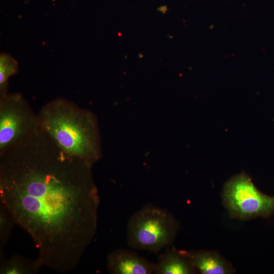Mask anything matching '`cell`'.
Wrapping results in <instances>:
<instances>
[{
    "instance_id": "cell-4",
    "label": "cell",
    "mask_w": 274,
    "mask_h": 274,
    "mask_svg": "<svg viewBox=\"0 0 274 274\" xmlns=\"http://www.w3.org/2000/svg\"><path fill=\"white\" fill-rule=\"evenodd\" d=\"M222 199L233 218L246 220L267 218L274 213V196L261 192L244 172L234 176L225 184Z\"/></svg>"
},
{
    "instance_id": "cell-8",
    "label": "cell",
    "mask_w": 274,
    "mask_h": 274,
    "mask_svg": "<svg viewBox=\"0 0 274 274\" xmlns=\"http://www.w3.org/2000/svg\"><path fill=\"white\" fill-rule=\"evenodd\" d=\"M189 260L174 249H168L161 254L155 263V274H191L196 272Z\"/></svg>"
},
{
    "instance_id": "cell-7",
    "label": "cell",
    "mask_w": 274,
    "mask_h": 274,
    "mask_svg": "<svg viewBox=\"0 0 274 274\" xmlns=\"http://www.w3.org/2000/svg\"><path fill=\"white\" fill-rule=\"evenodd\" d=\"M193 266L202 274H226L234 271L231 265L216 252L180 251Z\"/></svg>"
},
{
    "instance_id": "cell-1",
    "label": "cell",
    "mask_w": 274,
    "mask_h": 274,
    "mask_svg": "<svg viewBox=\"0 0 274 274\" xmlns=\"http://www.w3.org/2000/svg\"><path fill=\"white\" fill-rule=\"evenodd\" d=\"M92 166L40 127L0 152L1 203L31 237L41 268L71 272L95 235L99 199Z\"/></svg>"
},
{
    "instance_id": "cell-2",
    "label": "cell",
    "mask_w": 274,
    "mask_h": 274,
    "mask_svg": "<svg viewBox=\"0 0 274 274\" xmlns=\"http://www.w3.org/2000/svg\"><path fill=\"white\" fill-rule=\"evenodd\" d=\"M39 127L61 150L92 165L101 157L98 121L90 111L59 98L37 113Z\"/></svg>"
},
{
    "instance_id": "cell-6",
    "label": "cell",
    "mask_w": 274,
    "mask_h": 274,
    "mask_svg": "<svg viewBox=\"0 0 274 274\" xmlns=\"http://www.w3.org/2000/svg\"><path fill=\"white\" fill-rule=\"evenodd\" d=\"M107 268L112 274H151L155 263L131 251L118 249L108 255Z\"/></svg>"
},
{
    "instance_id": "cell-11",
    "label": "cell",
    "mask_w": 274,
    "mask_h": 274,
    "mask_svg": "<svg viewBox=\"0 0 274 274\" xmlns=\"http://www.w3.org/2000/svg\"><path fill=\"white\" fill-rule=\"evenodd\" d=\"M16 222L7 209L2 204L0 206V253L3 256V250L11 235Z\"/></svg>"
},
{
    "instance_id": "cell-10",
    "label": "cell",
    "mask_w": 274,
    "mask_h": 274,
    "mask_svg": "<svg viewBox=\"0 0 274 274\" xmlns=\"http://www.w3.org/2000/svg\"><path fill=\"white\" fill-rule=\"evenodd\" d=\"M18 71V63L11 55L2 53L0 57V96L8 93L9 78Z\"/></svg>"
},
{
    "instance_id": "cell-9",
    "label": "cell",
    "mask_w": 274,
    "mask_h": 274,
    "mask_svg": "<svg viewBox=\"0 0 274 274\" xmlns=\"http://www.w3.org/2000/svg\"><path fill=\"white\" fill-rule=\"evenodd\" d=\"M1 274H33L41 268L37 259L30 260L22 256L15 255L1 260Z\"/></svg>"
},
{
    "instance_id": "cell-5",
    "label": "cell",
    "mask_w": 274,
    "mask_h": 274,
    "mask_svg": "<svg viewBox=\"0 0 274 274\" xmlns=\"http://www.w3.org/2000/svg\"><path fill=\"white\" fill-rule=\"evenodd\" d=\"M39 128L38 114L20 93L0 96V152L24 140Z\"/></svg>"
},
{
    "instance_id": "cell-3",
    "label": "cell",
    "mask_w": 274,
    "mask_h": 274,
    "mask_svg": "<svg viewBox=\"0 0 274 274\" xmlns=\"http://www.w3.org/2000/svg\"><path fill=\"white\" fill-rule=\"evenodd\" d=\"M178 229L177 221L169 212L148 204L130 218L127 244L133 249L158 253L172 244Z\"/></svg>"
}]
</instances>
